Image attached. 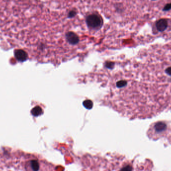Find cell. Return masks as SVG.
<instances>
[{
  "mask_svg": "<svg viewBox=\"0 0 171 171\" xmlns=\"http://www.w3.org/2000/svg\"><path fill=\"white\" fill-rule=\"evenodd\" d=\"M143 66L142 91L156 112L171 107V52H150Z\"/></svg>",
  "mask_w": 171,
  "mask_h": 171,
  "instance_id": "6da1fadb",
  "label": "cell"
},
{
  "mask_svg": "<svg viewBox=\"0 0 171 171\" xmlns=\"http://www.w3.org/2000/svg\"><path fill=\"white\" fill-rule=\"evenodd\" d=\"M27 167L28 168V171H39L40 169V164L38 160L32 159L30 160L27 163Z\"/></svg>",
  "mask_w": 171,
  "mask_h": 171,
  "instance_id": "277c9868",
  "label": "cell"
},
{
  "mask_svg": "<svg viewBox=\"0 0 171 171\" xmlns=\"http://www.w3.org/2000/svg\"><path fill=\"white\" fill-rule=\"evenodd\" d=\"M133 168L130 165H127L126 166L124 167L119 171H132Z\"/></svg>",
  "mask_w": 171,
  "mask_h": 171,
  "instance_id": "30bf717a",
  "label": "cell"
},
{
  "mask_svg": "<svg viewBox=\"0 0 171 171\" xmlns=\"http://www.w3.org/2000/svg\"><path fill=\"white\" fill-rule=\"evenodd\" d=\"M15 56L20 61H24L27 58V54L24 51L22 50H17L15 52Z\"/></svg>",
  "mask_w": 171,
  "mask_h": 171,
  "instance_id": "8992f818",
  "label": "cell"
},
{
  "mask_svg": "<svg viewBox=\"0 0 171 171\" xmlns=\"http://www.w3.org/2000/svg\"><path fill=\"white\" fill-rule=\"evenodd\" d=\"M170 10H171V3L167 4L165 5V6L164 7V8L163 9V11L164 12H166V11H168Z\"/></svg>",
  "mask_w": 171,
  "mask_h": 171,
  "instance_id": "8fae6325",
  "label": "cell"
},
{
  "mask_svg": "<svg viewBox=\"0 0 171 171\" xmlns=\"http://www.w3.org/2000/svg\"><path fill=\"white\" fill-rule=\"evenodd\" d=\"M86 23L89 29L98 31L103 27L104 21L100 15L92 13L86 16Z\"/></svg>",
  "mask_w": 171,
  "mask_h": 171,
  "instance_id": "7a4b0ae2",
  "label": "cell"
},
{
  "mask_svg": "<svg viewBox=\"0 0 171 171\" xmlns=\"http://www.w3.org/2000/svg\"><path fill=\"white\" fill-rule=\"evenodd\" d=\"M42 109H41V108L39 106H37L35 107L32 110V114L34 116H38L42 114Z\"/></svg>",
  "mask_w": 171,
  "mask_h": 171,
  "instance_id": "52a82bcc",
  "label": "cell"
},
{
  "mask_svg": "<svg viewBox=\"0 0 171 171\" xmlns=\"http://www.w3.org/2000/svg\"><path fill=\"white\" fill-rule=\"evenodd\" d=\"M65 37L67 42L71 45H76L80 42L78 35L72 31H69L66 33Z\"/></svg>",
  "mask_w": 171,
  "mask_h": 171,
  "instance_id": "3957f363",
  "label": "cell"
},
{
  "mask_svg": "<svg viewBox=\"0 0 171 171\" xmlns=\"http://www.w3.org/2000/svg\"><path fill=\"white\" fill-rule=\"evenodd\" d=\"M84 106L88 109H91L93 107V102L90 100H86L84 102Z\"/></svg>",
  "mask_w": 171,
  "mask_h": 171,
  "instance_id": "ba28073f",
  "label": "cell"
},
{
  "mask_svg": "<svg viewBox=\"0 0 171 171\" xmlns=\"http://www.w3.org/2000/svg\"><path fill=\"white\" fill-rule=\"evenodd\" d=\"M77 15V12L75 10H71L69 12L67 15V17L69 19H72L74 18L76 15Z\"/></svg>",
  "mask_w": 171,
  "mask_h": 171,
  "instance_id": "9c48e42d",
  "label": "cell"
},
{
  "mask_svg": "<svg viewBox=\"0 0 171 171\" xmlns=\"http://www.w3.org/2000/svg\"><path fill=\"white\" fill-rule=\"evenodd\" d=\"M142 97H143V94H142ZM143 103H144V101H143Z\"/></svg>",
  "mask_w": 171,
  "mask_h": 171,
  "instance_id": "7c38bea8",
  "label": "cell"
},
{
  "mask_svg": "<svg viewBox=\"0 0 171 171\" xmlns=\"http://www.w3.org/2000/svg\"><path fill=\"white\" fill-rule=\"evenodd\" d=\"M152 1H156V0H152Z\"/></svg>",
  "mask_w": 171,
  "mask_h": 171,
  "instance_id": "4fadbf2b",
  "label": "cell"
},
{
  "mask_svg": "<svg viewBox=\"0 0 171 171\" xmlns=\"http://www.w3.org/2000/svg\"><path fill=\"white\" fill-rule=\"evenodd\" d=\"M156 26L157 30L160 32H163L167 29L168 27V22L165 19H161L156 22Z\"/></svg>",
  "mask_w": 171,
  "mask_h": 171,
  "instance_id": "5b68a950",
  "label": "cell"
}]
</instances>
